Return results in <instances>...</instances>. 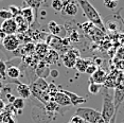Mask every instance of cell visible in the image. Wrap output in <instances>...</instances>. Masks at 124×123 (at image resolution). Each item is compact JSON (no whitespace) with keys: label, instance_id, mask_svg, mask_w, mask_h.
<instances>
[{"label":"cell","instance_id":"14","mask_svg":"<svg viewBox=\"0 0 124 123\" xmlns=\"http://www.w3.org/2000/svg\"><path fill=\"white\" fill-rule=\"evenodd\" d=\"M107 79V73L103 69H98L90 77V83H95V84H100L103 85L105 83V81Z\"/></svg>","mask_w":124,"mask_h":123},{"label":"cell","instance_id":"13","mask_svg":"<svg viewBox=\"0 0 124 123\" xmlns=\"http://www.w3.org/2000/svg\"><path fill=\"white\" fill-rule=\"evenodd\" d=\"M16 85H17L16 86V89H17V92L20 98L26 100L31 97V88L28 84H24V83H21L19 81H17Z\"/></svg>","mask_w":124,"mask_h":123},{"label":"cell","instance_id":"38","mask_svg":"<svg viewBox=\"0 0 124 123\" xmlns=\"http://www.w3.org/2000/svg\"><path fill=\"white\" fill-rule=\"evenodd\" d=\"M7 123H17V121H16V120L14 119V117H12V118H11Z\"/></svg>","mask_w":124,"mask_h":123},{"label":"cell","instance_id":"26","mask_svg":"<svg viewBox=\"0 0 124 123\" xmlns=\"http://www.w3.org/2000/svg\"><path fill=\"white\" fill-rule=\"evenodd\" d=\"M50 5L55 12H62L64 8V1L63 0H52Z\"/></svg>","mask_w":124,"mask_h":123},{"label":"cell","instance_id":"32","mask_svg":"<svg viewBox=\"0 0 124 123\" xmlns=\"http://www.w3.org/2000/svg\"><path fill=\"white\" fill-rule=\"evenodd\" d=\"M69 123H86L85 121H84L82 118H80V117H78V116H74L73 118L70 120V122Z\"/></svg>","mask_w":124,"mask_h":123},{"label":"cell","instance_id":"40","mask_svg":"<svg viewBox=\"0 0 124 123\" xmlns=\"http://www.w3.org/2000/svg\"><path fill=\"white\" fill-rule=\"evenodd\" d=\"M112 1H116V2H118V1H119V0H112Z\"/></svg>","mask_w":124,"mask_h":123},{"label":"cell","instance_id":"25","mask_svg":"<svg viewBox=\"0 0 124 123\" xmlns=\"http://www.w3.org/2000/svg\"><path fill=\"white\" fill-rule=\"evenodd\" d=\"M102 86L103 85H100V84H95V83H89V86H88V91L90 92L91 94H98L99 92L101 91L102 89Z\"/></svg>","mask_w":124,"mask_h":123},{"label":"cell","instance_id":"33","mask_svg":"<svg viewBox=\"0 0 124 123\" xmlns=\"http://www.w3.org/2000/svg\"><path fill=\"white\" fill-rule=\"evenodd\" d=\"M4 108H5V103L2 99H0V115L4 111Z\"/></svg>","mask_w":124,"mask_h":123},{"label":"cell","instance_id":"10","mask_svg":"<svg viewBox=\"0 0 124 123\" xmlns=\"http://www.w3.org/2000/svg\"><path fill=\"white\" fill-rule=\"evenodd\" d=\"M62 92H64L65 94H66L67 97L69 98L70 102H71V105H80V104H83V103H86L87 102V99L84 97H81L78 96V94H75L74 92H71L69 90H65V89H61Z\"/></svg>","mask_w":124,"mask_h":123},{"label":"cell","instance_id":"20","mask_svg":"<svg viewBox=\"0 0 124 123\" xmlns=\"http://www.w3.org/2000/svg\"><path fill=\"white\" fill-rule=\"evenodd\" d=\"M90 62L87 61V60H83V58L78 57L77 62H75V65H74V68L77 69L78 72H81V73H84V72H86V69H87V66L89 65Z\"/></svg>","mask_w":124,"mask_h":123},{"label":"cell","instance_id":"23","mask_svg":"<svg viewBox=\"0 0 124 123\" xmlns=\"http://www.w3.org/2000/svg\"><path fill=\"white\" fill-rule=\"evenodd\" d=\"M48 28H49L50 33L54 36H58L60 33H61V31H62V26L57 24L55 21H53V20L48 23Z\"/></svg>","mask_w":124,"mask_h":123},{"label":"cell","instance_id":"6","mask_svg":"<svg viewBox=\"0 0 124 123\" xmlns=\"http://www.w3.org/2000/svg\"><path fill=\"white\" fill-rule=\"evenodd\" d=\"M80 57V53L78 50L71 49L68 50L67 52H65L64 56H63V63L67 68H73L75 65V62Z\"/></svg>","mask_w":124,"mask_h":123},{"label":"cell","instance_id":"42","mask_svg":"<svg viewBox=\"0 0 124 123\" xmlns=\"http://www.w3.org/2000/svg\"><path fill=\"white\" fill-rule=\"evenodd\" d=\"M109 123H111V122H109Z\"/></svg>","mask_w":124,"mask_h":123},{"label":"cell","instance_id":"22","mask_svg":"<svg viewBox=\"0 0 124 123\" xmlns=\"http://www.w3.org/2000/svg\"><path fill=\"white\" fill-rule=\"evenodd\" d=\"M32 85H34L36 88H38L39 90H43V91H47L48 87H49L48 82L45 79H43V77H38V79H36L34 82L32 83Z\"/></svg>","mask_w":124,"mask_h":123},{"label":"cell","instance_id":"36","mask_svg":"<svg viewBox=\"0 0 124 123\" xmlns=\"http://www.w3.org/2000/svg\"><path fill=\"white\" fill-rule=\"evenodd\" d=\"M51 1L52 0H43V4L46 5V7H49V5L51 4Z\"/></svg>","mask_w":124,"mask_h":123},{"label":"cell","instance_id":"11","mask_svg":"<svg viewBox=\"0 0 124 123\" xmlns=\"http://www.w3.org/2000/svg\"><path fill=\"white\" fill-rule=\"evenodd\" d=\"M50 101H54L58 106H69V105H71V102H70L69 98L67 97L64 92H62L61 90H58L57 92H56Z\"/></svg>","mask_w":124,"mask_h":123},{"label":"cell","instance_id":"9","mask_svg":"<svg viewBox=\"0 0 124 123\" xmlns=\"http://www.w3.org/2000/svg\"><path fill=\"white\" fill-rule=\"evenodd\" d=\"M78 3L75 1H71V0H66L64 1V8H63V12L65 15L68 16H74L78 13Z\"/></svg>","mask_w":124,"mask_h":123},{"label":"cell","instance_id":"17","mask_svg":"<svg viewBox=\"0 0 124 123\" xmlns=\"http://www.w3.org/2000/svg\"><path fill=\"white\" fill-rule=\"evenodd\" d=\"M35 72L39 77H43V79L47 77L48 75L50 74V69H49V67H48V64H46L44 61L39 62L37 67H36Z\"/></svg>","mask_w":124,"mask_h":123},{"label":"cell","instance_id":"19","mask_svg":"<svg viewBox=\"0 0 124 123\" xmlns=\"http://www.w3.org/2000/svg\"><path fill=\"white\" fill-rule=\"evenodd\" d=\"M49 51V46L46 43H39L35 46V52L39 57H45Z\"/></svg>","mask_w":124,"mask_h":123},{"label":"cell","instance_id":"3","mask_svg":"<svg viewBox=\"0 0 124 123\" xmlns=\"http://www.w3.org/2000/svg\"><path fill=\"white\" fill-rule=\"evenodd\" d=\"M75 116L82 118L86 123H106L100 111L90 107H78L75 111Z\"/></svg>","mask_w":124,"mask_h":123},{"label":"cell","instance_id":"15","mask_svg":"<svg viewBox=\"0 0 124 123\" xmlns=\"http://www.w3.org/2000/svg\"><path fill=\"white\" fill-rule=\"evenodd\" d=\"M14 20H15L16 24H17V33L18 34H24V33L28 31L29 29V23L26 21V19L22 18L20 15L19 16H16V17H14Z\"/></svg>","mask_w":124,"mask_h":123},{"label":"cell","instance_id":"27","mask_svg":"<svg viewBox=\"0 0 124 123\" xmlns=\"http://www.w3.org/2000/svg\"><path fill=\"white\" fill-rule=\"evenodd\" d=\"M7 70H8V64L4 61L0 60V79H2L5 82L7 79Z\"/></svg>","mask_w":124,"mask_h":123},{"label":"cell","instance_id":"4","mask_svg":"<svg viewBox=\"0 0 124 123\" xmlns=\"http://www.w3.org/2000/svg\"><path fill=\"white\" fill-rule=\"evenodd\" d=\"M19 44L20 40L17 35H7L0 46V49L8 52H15L19 49Z\"/></svg>","mask_w":124,"mask_h":123},{"label":"cell","instance_id":"37","mask_svg":"<svg viewBox=\"0 0 124 123\" xmlns=\"http://www.w3.org/2000/svg\"><path fill=\"white\" fill-rule=\"evenodd\" d=\"M4 84H5V82L2 79H0V89H2L4 87Z\"/></svg>","mask_w":124,"mask_h":123},{"label":"cell","instance_id":"30","mask_svg":"<svg viewBox=\"0 0 124 123\" xmlns=\"http://www.w3.org/2000/svg\"><path fill=\"white\" fill-rule=\"evenodd\" d=\"M98 66L95 65V64H93V63H89V65L87 66V69H86V73L87 74H89V75H92L94 73L95 71L98 70Z\"/></svg>","mask_w":124,"mask_h":123},{"label":"cell","instance_id":"35","mask_svg":"<svg viewBox=\"0 0 124 123\" xmlns=\"http://www.w3.org/2000/svg\"><path fill=\"white\" fill-rule=\"evenodd\" d=\"M5 36H7V34L0 29V44H2V41H3V39L5 38Z\"/></svg>","mask_w":124,"mask_h":123},{"label":"cell","instance_id":"31","mask_svg":"<svg viewBox=\"0 0 124 123\" xmlns=\"http://www.w3.org/2000/svg\"><path fill=\"white\" fill-rule=\"evenodd\" d=\"M103 3H104V5H105L107 9H109V10L116 9L117 5H118V2L112 1V0H103Z\"/></svg>","mask_w":124,"mask_h":123},{"label":"cell","instance_id":"8","mask_svg":"<svg viewBox=\"0 0 124 123\" xmlns=\"http://www.w3.org/2000/svg\"><path fill=\"white\" fill-rule=\"evenodd\" d=\"M7 35H15L17 33V24H16L14 18L7 19L3 20L1 23V28H0Z\"/></svg>","mask_w":124,"mask_h":123},{"label":"cell","instance_id":"24","mask_svg":"<svg viewBox=\"0 0 124 123\" xmlns=\"http://www.w3.org/2000/svg\"><path fill=\"white\" fill-rule=\"evenodd\" d=\"M12 106L14 108H15L16 110H18L19 113H21L20 110H22L24 108V106H26V102H24V99H22V98L18 97V98H15V100L13 101L12 103Z\"/></svg>","mask_w":124,"mask_h":123},{"label":"cell","instance_id":"16","mask_svg":"<svg viewBox=\"0 0 124 123\" xmlns=\"http://www.w3.org/2000/svg\"><path fill=\"white\" fill-rule=\"evenodd\" d=\"M20 16L22 18L26 19V21L29 23V26H31V24L35 21V13H34V11L29 7H26V8H23V9H21Z\"/></svg>","mask_w":124,"mask_h":123},{"label":"cell","instance_id":"2","mask_svg":"<svg viewBox=\"0 0 124 123\" xmlns=\"http://www.w3.org/2000/svg\"><path fill=\"white\" fill-rule=\"evenodd\" d=\"M116 108L114 104V93L109 88L104 87L103 90V106H102V116L103 120L106 123L111 122V120L115 118Z\"/></svg>","mask_w":124,"mask_h":123},{"label":"cell","instance_id":"41","mask_svg":"<svg viewBox=\"0 0 124 123\" xmlns=\"http://www.w3.org/2000/svg\"><path fill=\"white\" fill-rule=\"evenodd\" d=\"M0 123H3V122H0Z\"/></svg>","mask_w":124,"mask_h":123},{"label":"cell","instance_id":"34","mask_svg":"<svg viewBox=\"0 0 124 123\" xmlns=\"http://www.w3.org/2000/svg\"><path fill=\"white\" fill-rule=\"evenodd\" d=\"M50 75H51L52 77H58V71L56 70V69H52V70H50Z\"/></svg>","mask_w":124,"mask_h":123},{"label":"cell","instance_id":"21","mask_svg":"<svg viewBox=\"0 0 124 123\" xmlns=\"http://www.w3.org/2000/svg\"><path fill=\"white\" fill-rule=\"evenodd\" d=\"M23 1L28 7L31 8V9L34 11L35 15H37L39 8L43 5V0H23Z\"/></svg>","mask_w":124,"mask_h":123},{"label":"cell","instance_id":"5","mask_svg":"<svg viewBox=\"0 0 124 123\" xmlns=\"http://www.w3.org/2000/svg\"><path fill=\"white\" fill-rule=\"evenodd\" d=\"M121 83H124L123 73L121 71H115L110 75H107V79L105 81V83L103 84V86L110 89V88H116Z\"/></svg>","mask_w":124,"mask_h":123},{"label":"cell","instance_id":"39","mask_svg":"<svg viewBox=\"0 0 124 123\" xmlns=\"http://www.w3.org/2000/svg\"><path fill=\"white\" fill-rule=\"evenodd\" d=\"M1 94H2V91H1V89H0V97H1Z\"/></svg>","mask_w":124,"mask_h":123},{"label":"cell","instance_id":"7","mask_svg":"<svg viewBox=\"0 0 124 123\" xmlns=\"http://www.w3.org/2000/svg\"><path fill=\"white\" fill-rule=\"evenodd\" d=\"M124 101V83H121L120 85H118L115 88L114 91V104L116 111L118 110V108L120 107V105L122 104Z\"/></svg>","mask_w":124,"mask_h":123},{"label":"cell","instance_id":"29","mask_svg":"<svg viewBox=\"0 0 124 123\" xmlns=\"http://www.w3.org/2000/svg\"><path fill=\"white\" fill-rule=\"evenodd\" d=\"M0 18L2 20H7V19L13 18V16L9 10H0Z\"/></svg>","mask_w":124,"mask_h":123},{"label":"cell","instance_id":"18","mask_svg":"<svg viewBox=\"0 0 124 123\" xmlns=\"http://www.w3.org/2000/svg\"><path fill=\"white\" fill-rule=\"evenodd\" d=\"M45 58V63L46 64H56L58 61V52H56L55 50H49L46 54Z\"/></svg>","mask_w":124,"mask_h":123},{"label":"cell","instance_id":"12","mask_svg":"<svg viewBox=\"0 0 124 123\" xmlns=\"http://www.w3.org/2000/svg\"><path fill=\"white\" fill-rule=\"evenodd\" d=\"M21 75V70L16 66L8 67L7 70V79L10 80V83H15L18 81V79Z\"/></svg>","mask_w":124,"mask_h":123},{"label":"cell","instance_id":"1","mask_svg":"<svg viewBox=\"0 0 124 123\" xmlns=\"http://www.w3.org/2000/svg\"><path fill=\"white\" fill-rule=\"evenodd\" d=\"M78 3L80 4L81 9L83 10V13L85 14V16L87 19L89 20V22H91L94 27H97L98 29H100L101 31H105V26L104 22L101 18L100 13L95 10V8L92 5L88 0H77Z\"/></svg>","mask_w":124,"mask_h":123},{"label":"cell","instance_id":"43","mask_svg":"<svg viewBox=\"0 0 124 123\" xmlns=\"http://www.w3.org/2000/svg\"><path fill=\"white\" fill-rule=\"evenodd\" d=\"M0 1H1V0H0Z\"/></svg>","mask_w":124,"mask_h":123},{"label":"cell","instance_id":"28","mask_svg":"<svg viewBox=\"0 0 124 123\" xmlns=\"http://www.w3.org/2000/svg\"><path fill=\"white\" fill-rule=\"evenodd\" d=\"M9 11L11 12V14H12V16H13V18L14 17H16V16H19L20 15V13H21V8H19L17 7V5H10L9 7Z\"/></svg>","mask_w":124,"mask_h":123}]
</instances>
